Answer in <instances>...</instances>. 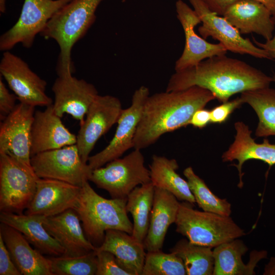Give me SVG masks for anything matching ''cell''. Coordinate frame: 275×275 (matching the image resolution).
I'll list each match as a JSON object with an SVG mask.
<instances>
[{
	"instance_id": "5",
	"label": "cell",
	"mask_w": 275,
	"mask_h": 275,
	"mask_svg": "<svg viewBox=\"0 0 275 275\" xmlns=\"http://www.w3.org/2000/svg\"><path fill=\"white\" fill-rule=\"evenodd\" d=\"M194 207L188 202L180 203L175 223L176 231L190 242L213 248L246 234L230 216L201 211Z\"/></svg>"
},
{
	"instance_id": "17",
	"label": "cell",
	"mask_w": 275,
	"mask_h": 275,
	"mask_svg": "<svg viewBox=\"0 0 275 275\" xmlns=\"http://www.w3.org/2000/svg\"><path fill=\"white\" fill-rule=\"evenodd\" d=\"M81 187L52 179L38 178L34 198L24 214L48 217L73 209Z\"/></svg>"
},
{
	"instance_id": "7",
	"label": "cell",
	"mask_w": 275,
	"mask_h": 275,
	"mask_svg": "<svg viewBox=\"0 0 275 275\" xmlns=\"http://www.w3.org/2000/svg\"><path fill=\"white\" fill-rule=\"evenodd\" d=\"M38 178L33 168L0 153L1 212L22 213L34 198Z\"/></svg>"
},
{
	"instance_id": "34",
	"label": "cell",
	"mask_w": 275,
	"mask_h": 275,
	"mask_svg": "<svg viewBox=\"0 0 275 275\" xmlns=\"http://www.w3.org/2000/svg\"><path fill=\"white\" fill-rule=\"evenodd\" d=\"M95 252L97 259L96 275H130L120 266L112 253L96 249Z\"/></svg>"
},
{
	"instance_id": "18",
	"label": "cell",
	"mask_w": 275,
	"mask_h": 275,
	"mask_svg": "<svg viewBox=\"0 0 275 275\" xmlns=\"http://www.w3.org/2000/svg\"><path fill=\"white\" fill-rule=\"evenodd\" d=\"M54 112L52 104L34 116L31 134V156L38 153L76 144L77 137L64 125Z\"/></svg>"
},
{
	"instance_id": "9",
	"label": "cell",
	"mask_w": 275,
	"mask_h": 275,
	"mask_svg": "<svg viewBox=\"0 0 275 275\" xmlns=\"http://www.w3.org/2000/svg\"><path fill=\"white\" fill-rule=\"evenodd\" d=\"M39 178L52 179L81 187L92 170L82 160L76 144L38 153L31 158Z\"/></svg>"
},
{
	"instance_id": "32",
	"label": "cell",
	"mask_w": 275,
	"mask_h": 275,
	"mask_svg": "<svg viewBox=\"0 0 275 275\" xmlns=\"http://www.w3.org/2000/svg\"><path fill=\"white\" fill-rule=\"evenodd\" d=\"M48 259L53 275H94L96 273L95 250L80 256H52Z\"/></svg>"
},
{
	"instance_id": "42",
	"label": "cell",
	"mask_w": 275,
	"mask_h": 275,
	"mask_svg": "<svg viewBox=\"0 0 275 275\" xmlns=\"http://www.w3.org/2000/svg\"><path fill=\"white\" fill-rule=\"evenodd\" d=\"M266 7L271 13L272 15L275 17V0H255Z\"/></svg>"
},
{
	"instance_id": "23",
	"label": "cell",
	"mask_w": 275,
	"mask_h": 275,
	"mask_svg": "<svg viewBox=\"0 0 275 275\" xmlns=\"http://www.w3.org/2000/svg\"><path fill=\"white\" fill-rule=\"evenodd\" d=\"M180 203L170 192L155 187L149 229L143 242L147 252L161 250L168 228L175 223Z\"/></svg>"
},
{
	"instance_id": "12",
	"label": "cell",
	"mask_w": 275,
	"mask_h": 275,
	"mask_svg": "<svg viewBox=\"0 0 275 275\" xmlns=\"http://www.w3.org/2000/svg\"><path fill=\"white\" fill-rule=\"evenodd\" d=\"M188 1L201 21L198 32L202 38L206 39L211 37L222 43L227 51L270 60L265 50L257 46L249 38H244L238 30L224 16L211 11L201 0Z\"/></svg>"
},
{
	"instance_id": "3",
	"label": "cell",
	"mask_w": 275,
	"mask_h": 275,
	"mask_svg": "<svg viewBox=\"0 0 275 275\" xmlns=\"http://www.w3.org/2000/svg\"><path fill=\"white\" fill-rule=\"evenodd\" d=\"M103 0H72L48 21L40 34L56 41L60 48L57 72L58 76L72 75L71 51L96 20V10Z\"/></svg>"
},
{
	"instance_id": "6",
	"label": "cell",
	"mask_w": 275,
	"mask_h": 275,
	"mask_svg": "<svg viewBox=\"0 0 275 275\" xmlns=\"http://www.w3.org/2000/svg\"><path fill=\"white\" fill-rule=\"evenodd\" d=\"M144 162L141 150L134 149L125 157L93 170L89 181L107 191L112 198H126L136 187L151 182L150 171Z\"/></svg>"
},
{
	"instance_id": "25",
	"label": "cell",
	"mask_w": 275,
	"mask_h": 275,
	"mask_svg": "<svg viewBox=\"0 0 275 275\" xmlns=\"http://www.w3.org/2000/svg\"><path fill=\"white\" fill-rule=\"evenodd\" d=\"M44 216L1 212L0 221L20 232L29 243L44 255H63L65 250L47 231L43 225Z\"/></svg>"
},
{
	"instance_id": "2",
	"label": "cell",
	"mask_w": 275,
	"mask_h": 275,
	"mask_svg": "<svg viewBox=\"0 0 275 275\" xmlns=\"http://www.w3.org/2000/svg\"><path fill=\"white\" fill-rule=\"evenodd\" d=\"M215 99L211 92L198 86L149 95L143 106L133 148H147L163 134L188 125L196 111Z\"/></svg>"
},
{
	"instance_id": "30",
	"label": "cell",
	"mask_w": 275,
	"mask_h": 275,
	"mask_svg": "<svg viewBox=\"0 0 275 275\" xmlns=\"http://www.w3.org/2000/svg\"><path fill=\"white\" fill-rule=\"evenodd\" d=\"M169 251L182 260L187 275H213L214 259L212 248L195 244L183 238Z\"/></svg>"
},
{
	"instance_id": "4",
	"label": "cell",
	"mask_w": 275,
	"mask_h": 275,
	"mask_svg": "<svg viewBox=\"0 0 275 275\" xmlns=\"http://www.w3.org/2000/svg\"><path fill=\"white\" fill-rule=\"evenodd\" d=\"M88 181L83 183L73 208L80 219L88 239L97 248L103 242L107 230H119L131 235L133 224L127 215V198H104L93 189Z\"/></svg>"
},
{
	"instance_id": "27",
	"label": "cell",
	"mask_w": 275,
	"mask_h": 275,
	"mask_svg": "<svg viewBox=\"0 0 275 275\" xmlns=\"http://www.w3.org/2000/svg\"><path fill=\"white\" fill-rule=\"evenodd\" d=\"M179 165L175 159L154 155L149 165L151 182L155 187L166 190L179 201L196 203L187 180L176 172Z\"/></svg>"
},
{
	"instance_id": "43",
	"label": "cell",
	"mask_w": 275,
	"mask_h": 275,
	"mask_svg": "<svg viewBox=\"0 0 275 275\" xmlns=\"http://www.w3.org/2000/svg\"><path fill=\"white\" fill-rule=\"evenodd\" d=\"M6 11V0H0V11L4 13Z\"/></svg>"
},
{
	"instance_id": "41",
	"label": "cell",
	"mask_w": 275,
	"mask_h": 275,
	"mask_svg": "<svg viewBox=\"0 0 275 275\" xmlns=\"http://www.w3.org/2000/svg\"><path fill=\"white\" fill-rule=\"evenodd\" d=\"M264 275H275V257H271L265 266Z\"/></svg>"
},
{
	"instance_id": "35",
	"label": "cell",
	"mask_w": 275,
	"mask_h": 275,
	"mask_svg": "<svg viewBox=\"0 0 275 275\" xmlns=\"http://www.w3.org/2000/svg\"><path fill=\"white\" fill-rule=\"evenodd\" d=\"M243 103L240 97H238L214 107L210 111V122L221 124L226 122L234 110Z\"/></svg>"
},
{
	"instance_id": "1",
	"label": "cell",
	"mask_w": 275,
	"mask_h": 275,
	"mask_svg": "<svg viewBox=\"0 0 275 275\" xmlns=\"http://www.w3.org/2000/svg\"><path fill=\"white\" fill-rule=\"evenodd\" d=\"M272 76L240 60L226 54L205 59L196 65L175 71L166 91L198 86L211 92L221 102L237 93L270 87Z\"/></svg>"
},
{
	"instance_id": "16",
	"label": "cell",
	"mask_w": 275,
	"mask_h": 275,
	"mask_svg": "<svg viewBox=\"0 0 275 275\" xmlns=\"http://www.w3.org/2000/svg\"><path fill=\"white\" fill-rule=\"evenodd\" d=\"M52 103L55 113L60 117L71 115L81 124L91 104L98 95L95 87L72 75L59 76L52 87Z\"/></svg>"
},
{
	"instance_id": "13",
	"label": "cell",
	"mask_w": 275,
	"mask_h": 275,
	"mask_svg": "<svg viewBox=\"0 0 275 275\" xmlns=\"http://www.w3.org/2000/svg\"><path fill=\"white\" fill-rule=\"evenodd\" d=\"M123 110L120 100L114 96L98 95L86 115L76 135L80 156L87 163L98 140L115 124Z\"/></svg>"
},
{
	"instance_id": "20",
	"label": "cell",
	"mask_w": 275,
	"mask_h": 275,
	"mask_svg": "<svg viewBox=\"0 0 275 275\" xmlns=\"http://www.w3.org/2000/svg\"><path fill=\"white\" fill-rule=\"evenodd\" d=\"M235 139L228 149L222 155L223 162L237 160L234 164L237 169L239 177L238 187L243 186L242 168L244 162L250 159L263 161L269 167L275 164V144L264 138L262 143H257L252 136V131L248 125L242 121L235 123Z\"/></svg>"
},
{
	"instance_id": "10",
	"label": "cell",
	"mask_w": 275,
	"mask_h": 275,
	"mask_svg": "<svg viewBox=\"0 0 275 275\" xmlns=\"http://www.w3.org/2000/svg\"><path fill=\"white\" fill-rule=\"evenodd\" d=\"M149 96V90L144 86L134 91L131 105L123 109L121 112L115 133L109 143L102 150L89 157L87 163L92 170L120 157L128 149L133 148V139L143 106Z\"/></svg>"
},
{
	"instance_id": "14",
	"label": "cell",
	"mask_w": 275,
	"mask_h": 275,
	"mask_svg": "<svg viewBox=\"0 0 275 275\" xmlns=\"http://www.w3.org/2000/svg\"><path fill=\"white\" fill-rule=\"evenodd\" d=\"M35 107L19 102L0 126V153L7 154L31 168V134Z\"/></svg>"
},
{
	"instance_id": "38",
	"label": "cell",
	"mask_w": 275,
	"mask_h": 275,
	"mask_svg": "<svg viewBox=\"0 0 275 275\" xmlns=\"http://www.w3.org/2000/svg\"><path fill=\"white\" fill-rule=\"evenodd\" d=\"M210 122V111L204 108L199 109L193 114L189 125L203 128Z\"/></svg>"
},
{
	"instance_id": "36",
	"label": "cell",
	"mask_w": 275,
	"mask_h": 275,
	"mask_svg": "<svg viewBox=\"0 0 275 275\" xmlns=\"http://www.w3.org/2000/svg\"><path fill=\"white\" fill-rule=\"evenodd\" d=\"M17 99L15 94L11 93L0 76V118L3 121L15 108Z\"/></svg>"
},
{
	"instance_id": "26",
	"label": "cell",
	"mask_w": 275,
	"mask_h": 275,
	"mask_svg": "<svg viewBox=\"0 0 275 275\" xmlns=\"http://www.w3.org/2000/svg\"><path fill=\"white\" fill-rule=\"evenodd\" d=\"M96 249L112 253L130 275H142L146 250L143 243L136 241L131 235L119 230H107L103 242Z\"/></svg>"
},
{
	"instance_id": "29",
	"label": "cell",
	"mask_w": 275,
	"mask_h": 275,
	"mask_svg": "<svg viewBox=\"0 0 275 275\" xmlns=\"http://www.w3.org/2000/svg\"><path fill=\"white\" fill-rule=\"evenodd\" d=\"M240 94L239 97L242 102L250 105L258 117L255 136H275V89L269 87L246 91Z\"/></svg>"
},
{
	"instance_id": "40",
	"label": "cell",
	"mask_w": 275,
	"mask_h": 275,
	"mask_svg": "<svg viewBox=\"0 0 275 275\" xmlns=\"http://www.w3.org/2000/svg\"><path fill=\"white\" fill-rule=\"evenodd\" d=\"M275 19V18H274ZM253 42L258 47L265 50L268 54L271 60L275 61V34L270 40L261 42L252 37Z\"/></svg>"
},
{
	"instance_id": "21",
	"label": "cell",
	"mask_w": 275,
	"mask_h": 275,
	"mask_svg": "<svg viewBox=\"0 0 275 275\" xmlns=\"http://www.w3.org/2000/svg\"><path fill=\"white\" fill-rule=\"evenodd\" d=\"M224 16L241 34L256 33L265 41L273 37L275 19L269 10L255 0H238L225 11Z\"/></svg>"
},
{
	"instance_id": "45",
	"label": "cell",
	"mask_w": 275,
	"mask_h": 275,
	"mask_svg": "<svg viewBox=\"0 0 275 275\" xmlns=\"http://www.w3.org/2000/svg\"><path fill=\"white\" fill-rule=\"evenodd\" d=\"M126 0H122V2H125L126 1Z\"/></svg>"
},
{
	"instance_id": "19",
	"label": "cell",
	"mask_w": 275,
	"mask_h": 275,
	"mask_svg": "<svg viewBox=\"0 0 275 275\" xmlns=\"http://www.w3.org/2000/svg\"><path fill=\"white\" fill-rule=\"evenodd\" d=\"M43 225L64 248L63 255L80 256L96 249L87 238L80 219L74 209H69L56 215L44 217Z\"/></svg>"
},
{
	"instance_id": "33",
	"label": "cell",
	"mask_w": 275,
	"mask_h": 275,
	"mask_svg": "<svg viewBox=\"0 0 275 275\" xmlns=\"http://www.w3.org/2000/svg\"><path fill=\"white\" fill-rule=\"evenodd\" d=\"M182 260L175 254L161 250L146 253L142 275H185Z\"/></svg>"
},
{
	"instance_id": "15",
	"label": "cell",
	"mask_w": 275,
	"mask_h": 275,
	"mask_svg": "<svg viewBox=\"0 0 275 275\" xmlns=\"http://www.w3.org/2000/svg\"><path fill=\"white\" fill-rule=\"evenodd\" d=\"M175 7L185 40L183 52L175 63V71L196 65L208 58L227 53V50L222 43H210L196 33L195 28L201 21L193 9L182 0H178Z\"/></svg>"
},
{
	"instance_id": "11",
	"label": "cell",
	"mask_w": 275,
	"mask_h": 275,
	"mask_svg": "<svg viewBox=\"0 0 275 275\" xmlns=\"http://www.w3.org/2000/svg\"><path fill=\"white\" fill-rule=\"evenodd\" d=\"M0 73L19 102L35 107H47L53 103L45 92L46 81L33 71L24 60L9 50L3 52Z\"/></svg>"
},
{
	"instance_id": "28",
	"label": "cell",
	"mask_w": 275,
	"mask_h": 275,
	"mask_svg": "<svg viewBox=\"0 0 275 275\" xmlns=\"http://www.w3.org/2000/svg\"><path fill=\"white\" fill-rule=\"evenodd\" d=\"M154 192L155 187L150 182L136 187L127 196L126 210L133 221L131 236L141 243L148 233Z\"/></svg>"
},
{
	"instance_id": "8",
	"label": "cell",
	"mask_w": 275,
	"mask_h": 275,
	"mask_svg": "<svg viewBox=\"0 0 275 275\" xmlns=\"http://www.w3.org/2000/svg\"><path fill=\"white\" fill-rule=\"evenodd\" d=\"M71 1L24 0L18 20L0 37V50L8 51L19 43L31 48L48 21Z\"/></svg>"
},
{
	"instance_id": "39",
	"label": "cell",
	"mask_w": 275,
	"mask_h": 275,
	"mask_svg": "<svg viewBox=\"0 0 275 275\" xmlns=\"http://www.w3.org/2000/svg\"><path fill=\"white\" fill-rule=\"evenodd\" d=\"M213 12L223 16L226 10L238 0H201Z\"/></svg>"
},
{
	"instance_id": "24",
	"label": "cell",
	"mask_w": 275,
	"mask_h": 275,
	"mask_svg": "<svg viewBox=\"0 0 275 275\" xmlns=\"http://www.w3.org/2000/svg\"><path fill=\"white\" fill-rule=\"evenodd\" d=\"M249 249L243 241L238 238L222 243L214 248V267L213 275H254L255 268L262 259L266 258V251H253L247 264L242 256Z\"/></svg>"
},
{
	"instance_id": "22",
	"label": "cell",
	"mask_w": 275,
	"mask_h": 275,
	"mask_svg": "<svg viewBox=\"0 0 275 275\" xmlns=\"http://www.w3.org/2000/svg\"><path fill=\"white\" fill-rule=\"evenodd\" d=\"M0 234L12 259L21 274L53 275L48 258L33 249L23 235L15 228L1 223Z\"/></svg>"
},
{
	"instance_id": "37",
	"label": "cell",
	"mask_w": 275,
	"mask_h": 275,
	"mask_svg": "<svg viewBox=\"0 0 275 275\" xmlns=\"http://www.w3.org/2000/svg\"><path fill=\"white\" fill-rule=\"evenodd\" d=\"M0 234V275H21Z\"/></svg>"
},
{
	"instance_id": "31",
	"label": "cell",
	"mask_w": 275,
	"mask_h": 275,
	"mask_svg": "<svg viewBox=\"0 0 275 275\" xmlns=\"http://www.w3.org/2000/svg\"><path fill=\"white\" fill-rule=\"evenodd\" d=\"M183 175L195 198L196 203L203 211L229 216L232 213L231 204L226 199L214 195L204 181L194 171L191 167L183 171Z\"/></svg>"
},
{
	"instance_id": "44",
	"label": "cell",
	"mask_w": 275,
	"mask_h": 275,
	"mask_svg": "<svg viewBox=\"0 0 275 275\" xmlns=\"http://www.w3.org/2000/svg\"><path fill=\"white\" fill-rule=\"evenodd\" d=\"M272 79H273V81L274 82H275V74H273V75L272 76Z\"/></svg>"
}]
</instances>
